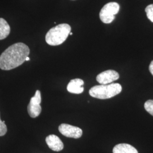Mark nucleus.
<instances>
[{
  "label": "nucleus",
  "instance_id": "nucleus-1",
  "mask_svg": "<svg viewBox=\"0 0 153 153\" xmlns=\"http://www.w3.org/2000/svg\"><path fill=\"white\" fill-rule=\"evenodd\" d=\"M30 54L27 45L22 43L13 44L0 56V69L9 71L21 65Z\"/></svg>",
  "mask_w": 153,
  "mask_h": 153
},
{
  "label": "nucleus",
  "instance_id": "nucleus-2",
  "mask_svg": "<svg viewBox=\"0 0 153 153\" xmlns=\"http://www.w3.org/2000/svg\"><path fill=\"white\" fill-rule=\"evenodd\" d=\"M71 31V27L66 23L60 24L50 29L45 36V41L50 45H59L63 43Z\"/></svg>",
  "mask_w": 153,
  "mask_h": 153
},
{
  "label": "nucleus",
  "instance_id": "nucleus-3",
  "mask_svg": "<svg viewBox=\"0 0 153 153\" xmlns=\"http://www.w3.org/2000/svg\"><path fill=\"white\" fill-rule=\"evenodd\" d=\"M122 87L119 83H110L100 85L90 88L89 94L92 97L100 99H107L112 98L121 93Z\"/></svg>",
  "mask_w": 153,
  "mask_h": 153
},
{
  "label": "nucleus",
  "instance_id": "nucleus-4",
  "mask_svg": "<svg viewBox=\"0 0 153 153\" xmlns=\"http://www.w3.org/2000/svg\"><path fill=\"white\" fill-rule=\"evenodd\" d=\"M120 10V6L117 2H109L103 7L100 11V20L104 23H111L115 19V16Z\"/></svg>",
  "mask_w": 153,
  "mask_h": 153
},
{
  "label": "nucleus",
  "instance_id": "nucleus-5",
  "mask_svg": "<svg viewBox=\"0 0 153 153\" xmlns=\"http://www.w3.org/2000/svg\"><path fill=\"white\" fill-rule=\"evenodd\" d=\"M41 102V93L39 90H37L35 95L30 99V102L28 105V113L31 117L35 118L40 114L42 112Z\"/></svg>",
  "mask_w": 153,
  "mask_h": 153
},
{
  "label": "nucleus",
  "instance_id": "nucleus-6",
  "mask_svg": "<svg viewBox=\"0 0 153 153\" xmlns=\"http://www.w3.org/2000/svg\"><path fill=\"white\" fill-rule=\"evenodd\" d=\"M59 131L64 136L73 138H80L83 133L81 128L67 124H61L59 127Z\"/></svg>",
  "mask_w": 153,
  "mask_h": 153
},
{
  "label": "nucleus",
  "instance_id": "nucleus-7",
  "mask_svg": "<svg viewBox=\"0 0 153 153\" xmlns=\"http://www.w3.org/2000/svg\"><path fill=\"white\" fill-rule=\"evenodd\" d=\"M119 78V74L114 70H108L99 74L97 76V81L100 85H108L114 82Z\"/></svg>",
  "mask_w": 153,
  "mask_h": 153
},
{
  "label": "nucleus",
  "instance_id": "nucleus-8",
  "mask_svg": "<svg viewBox=\"0 0 153 153\" xmlns=\"http://www.w3.org/2000/svg\"><path fill=\"white\" fill-rule=\"evenodd\" d=\"M45 141L51 150L55 152H60L64 149V144L60 138L54 134L46 137Z\"/></svg>",
  "mask_w": 153,
  "mask_h": 153
},
{
  "label": "nucleus",
  "instance_id": "nucleus-9",
  "mask_svg": "<svg viewBox=\"0 0 153 153\" xmlns=\"http://www.w3.org/2000/svg\"><path fill=\"white\" fill-rule=\"evenodd\" d=\"M83 81L79 78L71 79L67 86V90L69 93L76 94H79L83 93L84 88L83 85Z\"/></svg>",
  "mask_w": 153,
  "mask_h": 153
},
{
  "label": "nucleus",
  "instance_id": "nucleus-10",
  "mask_svg": "<svg viewBox=\"0 0 153 153\" xmlns=\"http://www.w3.org/2000/svg\"><path fill=\"white\" fill-rule=\"evenodd\" d=\"M113 153H138L137 149L127 143H120L113 149Z\"/></svg>",
  "mask_w": 153,
  "mask_h": 153
},
{
  "label": "nucleus",
  "instance_id": "nucleus-11",
  "mask_svg": "<svg viewBox=\"0 0 153 153\" xmlns=\"http://www.w3.org/2000/svg\"><path fill=\"white\" fill-rule=\"evenodd\" d=\"M10 27L5 20L0 18V40L5 39L9 35Z\"/></svg>",
  "mask_w": 153,
  "mask_h": 153
},
{
  "label": "nucleus",
  "instance_id": "nucleus-12",
  "mask_svg": "<svg viewBox=\"0 0 153 153\" xmlns=\"http://www.w3.org/2000/svg\"><path fill=\"white\" fill-rule=\"evenodd\" d=\"M145 109L150 115L153 116V100H148L144 105Z\"/></svg>",
  "mask_w": 153,
  "mask_h": 153
},
{
  "label": "nucleus",
  "instance_id": "nucleus-13",
  "mask_svg": "<svg viewBox=\"0 0 153 153\" xmlns=\"http://www.w3.org/2000/svg\"><path fill=\"white\" fill-rule=\"evenodd\" d=\"M145 11L148 19L153 23V4L148 5L145 9Z\"/></svg>",
  "mask_w": 153,
  "mask_h": 153
},
{
  "label": "nucleus",
  "instance_id": "nucleus-14",
  "mask_svg": "<svg viewBox=\"0 0 153 153\" xmlns=\"http://www.w3.org/2000/svg\"><path fill=\"white\" fill-rule=\"evenodd\" d=\"M7 132V126H6L5 121H2L0 117V136L5 135Z\"/></svg>",
  "mask_w": 153,
  "mask_h": 153
},
{
  "label": "nucleus",
  "instance_id": "nucleus-15",
  "mask_svg": "<svg viewBox=\"0 0 153 153\" xmlns=\"http://www.w3.org/2000/svg\"><path fill=\"white\" fill-rule=\"evenodd\" d=\"M149 71L153 76V60L151 62V63L149 65Z\"/></svg>",
  "mask_w": 153,
  "mask_h": 153
},
{
  "label": "nucleus",
  "instance_id": "nucleus-16",
  "mask_svg": "<svg viewBox=\"0 0 153 153\" xmlns=\"http://www.w3.org/2000/svg\"><path fill=\"white\" fill-rule=\"evenodd\" d=\"M30 59L29 58V57H27V58H26V61H30Z\"/></svg>",
  "mask_w": 153,
  "mask_h": 153
},
{
  "label": "nucleus",
  "instance_id": "nucleus-17",
  "mask_svg": "<svg viewBox=\"0 0 153 153\" xmlns=\"http://www.w3.org/2000/svg\"><path fill=\"white\" fill-rule=\"evenodd\" d=\"M69 35H73V33H71H71H69Z\"/></svg>",
  "mask_w": 153,
  "mask_h": 153
}]
</instances>
